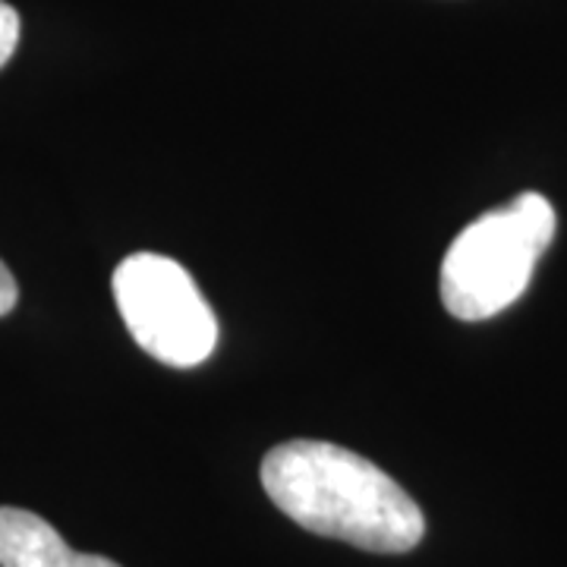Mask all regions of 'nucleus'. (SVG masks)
<instances>
[{
    "label": "nucleus",
    "mask_w": 567,
    "mask_h": 567,
    "mask_svg": "<svg viewBox=\"0 0 567 567\" xmlns=\"http://www.w3.org/2000/svg\"><path fill=\"white\" fill-rule=\"evenodd\" d=\"M20 13L7 0H0V70L7 66V61L17 51V44H20Z\"/></svg>",
    "instance_id": "obj_5"
},
{
    "label": "nucleus",
    "mask_w": 567,
    "mask_h": 567,
    "mask_svg": "<svg viewBox=\"0 0 567 567\" xmlns=\"http://www.w3.org/2000/svg\"><path fill=\"white\" fill-rule=\"evenodd\" d=\"M114 300L133 341L158 363L189 369L218 347L215 309L193 275L167 256H126L114 271Z\"/></svg>",
    "instance_id": "obj_3"
},
{
    "label": "nucleus",
    "mask_w": 567,
    "mask_h": 567,
    "mask_svg": "<svg viewBox=\"0 0 567 567\" xmlns=\"http://www.w3.org/2000/svg\"><path fill=\"white\" fill-rule=\"evenodd\" d=\"M558 230L539 193H520L457 234L442 262V303L461 322H486L514 306Z\"/></svg>",
    "instance_id": "obj_2"
},
{
    "label": "nucleus",
    "mask_w": 567,
    "mask_h": 567,
    "mask_svg": "<svg viewBox=\"0 0 567 567\" xmlns=\"http://www.w3.org/2000/svg\"><path fill=\"white\" fill-rule=\"evenodd\" d=\"M259 476L275 507L316 536L375 555H404L423 543V507L350 447L293 439L265 454Z\"/></svg>",
    "instance_id": "obj_1"
},
{
    "label": "nucleus",
    "mask_w": 567,
    "mask_h": 567,
    "mask_svg": "<svg viewBox=\"0 0 567 567\" xmlns=\"http://www.w3.org/2000/svg\"><path fill=\"white\" fill-rule=\"evenodd\" d=\"M0 567H121L104 555H82L44 517L0 507Z\"/></svg>",
    "instance_id": "obj_4"
},
{
    "label": "nucleus",
    "mask_w": 567,
    "mask_h": 567,
    "mask_svg": "<svg viewBox=\"0 0 567 567\" xmlns=\"http://www.w3.org/2000/svg\"><path fill=\"white\" fill-rule=\"evenodd\" d=\"M17 303H20V284L13 278V271L0 262V319L10 316Z\"/></svg>",
    "instance_id": "obj_6"
}]
</instances>
